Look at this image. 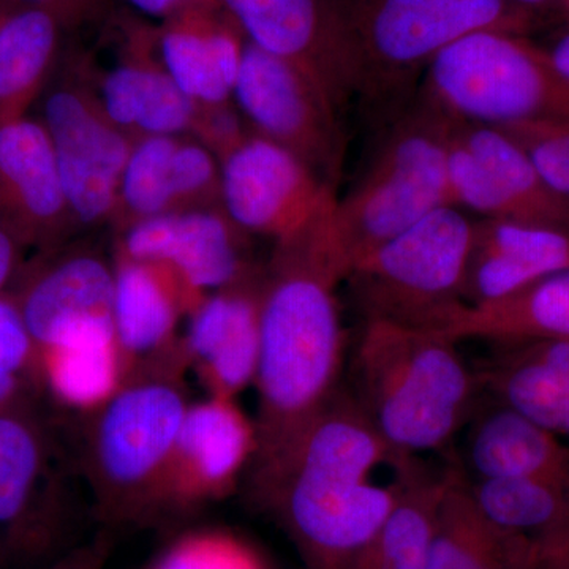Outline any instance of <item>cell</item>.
<instances>
[{"mask_svg": "<svg viewBox=\"0 0 569 569\" xmlns=\"http://www.w3.org/2000/svg\"><path fill=\"white\" fill-rule=\"evenodd\" d=\"M550 66L569 82V31L560 33L549 48H542Z\"/></svg>", "mask_w": 569, "mask_h": 569, "instance_id": "cell-42", "label": "cell"}, {"mask_svg": "<svg viewBox=\"0 0 569 569\" xmlns=\"http://www.w3.org/2000/svg\"><path fill=\"white\" fill-rule=\"evenodd\" d=\"M538 569H569V516L559 533L541 549Z\"/></svg>", "mask_w": 569, "mask_h": 569, "instance_id": "cell-41", "label": "cell"}, {"mask_svg": "<svg viewBox=\"0 0 569 569\" xmlns=\"http://www.w3.org/2000/svg\"><path fill=\"white\" fill-rule=\"evenodd\" d=\"M508 2L535 18L537 11L548 9L557 0H508Z\"/></svg>", "mask_w": 569, "mask_h": 569, "instance_id": "cell-44", "label": "cell"}, {"mask_svg": "<svg viewBox=\"0 0 569 569\" xmlns=\"http://www.w3.org/2000/svg\"><path fill=\"white\" fill-rule=\"evenodd\" d=\"M356 97L392 116L433 58L478 31L523 36L533 17L508 0H332ZM391 116V118H392Z\"/></svg>", "mask_w": 569, "mask_h": 569, "instance_id": "cell-5", "label": "cell"}, {"mask_svg": "<svg viewBox=\"0 0 569 569\" xmlns=\"http://www.w3.org/2000/svg\"><path fill=\"white\" fill-rule=\"evenodd\" d=\"M277 242L264 266L258 395V452L249 473L276 466L342 388L347 366L337 288L346 282L329 213Z\"/></svg>", "mask_w": 569, "mask_h": 569, "instance_id": "cell-2", "label": "cell"}, {"mask_svg": "<svg viewBox=\"0 0 569 569\" xmlns=\"http://www.w3.org/2000/svg\"><path fill=\"white\" fill-rule=\"evenodd\" d=\"M134 10L162 22L178 17L194 7L222 3L220 0H127Z\"/></svg>", "mask_w": 569, "mask_h": 569, "instance_id": "cell-39", "label": "cell"}, {"mask_svg": "<svg viewBox=\"0 0 569 569\" xmlns=\"http://www.w3.org/2000/svg\"><path fill=\"white\" fill-rule=\"evenodd\" d=\"M39 370L44 402L80 419L99 410L129 377L114 328L40 350Z\"/></svg>", "mask_w": 569, "mask_h": 569, "instance_id": "cell-27", "label": "cell"}, {"mask_svg": "<svg viewBox=\"0 0 569 569\" xmlns=\"http://www.w3.org/2000/svg\"><path fill=\"white\" fill-rule=\"evenodd\" d=\"M463 430L467 479L569 477V445L488 395Z\"/></svg>", "mask_w": 569, "mask_h": 569, "instance_id": "cell-25", "label": "cell"}, {"mask_svg": "<svg viewBox=\"0 0 569 569\" xmlns=\"http://www.w3.org/2000/svg\"><path fill=\"white\" fill-rule=\"evenodd\" d=\"M389 447L346 385L276 466L247 475L307 569H355L403 490L426 470Z\"/></svg>", "mask_w": 569, "mask_h": 569, "instance_id": "cell-1", "label": "cell"}, {"mask_svg": "<svg viewBox=\"0 0 569 569\" xmlns=\"http://www.w3.org/2000/svg\"><path fill=\"white\" fill-rule=\"evenodd\" d=\"M258 452V427L238 399L206 396L190 402L153 516L192 511L233 493Z\"/></svg>", "mask_w": 569, "mask_h": 569, "instance_id": "cell-14", "label": "cell"}, {"mask_svg": "<svg viewBox=\"0 0 569 569\" xmlns=\"http://www.w3.org/2000/svg\"><path fill=\"white\" fill-rule=\"evenodd\" d=\"M9 9H40L51 11L66 26L84 20L100 7L102 0H2Z\"/></svg>", "mask_w": 569, "mask_h": 569, "instance_id": "cell-38", "label": "cell"}, {"mask_svg": "<svg viewBox=\"0 0 569 569\" xmlns=\"http://www.w3.org/2000/svg\"><path fill=\"white\" fill-rule=\"evenodd\" d=\"M448 473L426 468L403 490L355 569H426Z\"/></svg>", "mask_w": 569, "mask_h": 569, "instance_id": "cell-31", "label": "cell"}, {"mask_svg": "<svg viewBox=\"0 0 569 569\" xmlns=\"http://www.w3.org/2000/svg\"><path fill=\"white\" fill-rule=\"evenodd\" d=\"M501 130L529 156L542 181L569 201V123H523Z\"/></svg>", "mask_w": 569, "mask_h": 569, "instance_id": "cell-35", "label": "cell"}, {"mask_svg": "<svg viewBox=\"0 0 569 569\" xmlns=\"http://www.w3.org/2000/svg\"><path fill=\"white\" fill-rule=\"evenodd\" d=\"M458 340L385 320H362L347 355V391L402 455H448L481 402L477 369Z\"/></svg>", "mask_w": 569, "mask_h": 569, "instance_id": "cell-3", "label": "cell"}, {"mask_svg": "<svg viewBox=\"0 0 569 569\" xmlns=\"http://www.w3.org/2000/svg\"><path fill=\"white\" fill-rule=\"evenodd\" d=\"M475 369L485 395L569 445V376L511 361L493 351Z\"/></svg>", "mask_w": 569, "mask_h": 569, "instance_id": "cell-32", "label": "cell"}, {"mask_svg": "<svg viewBox=\"0 0 569 569\" xmlns=\"http://www.w3.org/2000/svg\"><path fill=\"white\" fill-rule=\"evenodd\" d=\"M264 268L203 296L186 318L181 343L189 372L206 396L231 397L252 388L261 355Z\"/></svg>", "mask_w": 569, "mask_h": 569, "instance_id": "cell-17", "label": "cell"}, {"mask_svg": "<svg viewBox=\"0 0 569 569\" xmlns=\"http://www.w3.org/2000/svg\"><path fill=\"white\" fill-rule=\"evenodd\" d=\"M223 209L163 213L123 228L116 252L173 269L197 298L244 280L261 266Z\"/></svg>", "mask_w": 569, "mask_h": 569, "instance_id": "cell-16", "label": "cell"}, {"mask_svg": "<svg viewBox=\"0 0 569 569\" xmlns=\"http://www.w3.org/2000/svg\"><path fill=\"white\" fill-rule=\"evenodd\" d=\"M100 557L102 553L99 549L77 550L47 569H99Z\"/></svg>", "mask_w": 569, "mask_h": 569, "instance_id": "cell-43", "label": "cell"}, {"mask_svg": "<svg viewBox=\"0 0 569 569\" xmlns=\"http://www.w3.org/2000/svg\"><path fill=\"white\" fill-rule=\"evenodd\" d=\"M22 247L0 228V295L7 293L21 272Z\"/></svg>", "mask_w": 569, "mask_h": 569, "instance_id": "cell-40", "label": "cell"}, {"mask_svg": "<svg viewBox=\"0 0 569 569\" xmlns=\"http://www.w3.org/2000/svg\"><path fill=\"white\" fill-rule=\"evenodd\" d=\"M463 482L485 518L500 529L537 542L539 552L567 522L569 477H463Z\"/></svg>", "mask_w": 569, "mask_h": 569, "instance_id": "cell-30", "label": "cell"}, {"mask_svg": "<svg viewBox=\"0 0 569 569\" xmlns=\"http://www.w3.org/2000/svg\"><path fill=\"white\" fill-rule=\"evenodd\" d=\"M490 346V351L511 361L526 362L560 376H569V339L520 340Z\"/></svg>", "mask_w": 569, "mask_h": 569, "instance_id": "cell-37", "label": "cell"}, {"mask_svg": "<svg viewBox=\"0 0 569 569\" xmlns=\"http://www.w3.org/2000/svg\"><path fill=\"white\" fill-rule=\"evenodd\" d=\"M80 481L74 445L43 399L0 411V557L52 549Z\"/></svg>", "mask_w": 569, "mask_h": 569, "instance_id": "cell-9", "label": "cell"}, {"mask_svg": "<svg viewBox=\"0 0 569 569\" xmlns=\"http://www.w3.org/2000/svg\"><path fill=\"white\" fill-rule=\"evenodd\" d=\"M539 561L537 542L485 518L459 467H449L426 569H538Z\"/></svg>", "mask_w": 569, "mask_h": 569, "instance_id": "cell-26", "label": "cell"}, {"mask_svg": "<svg viewBox=\"0 0 569 569\" xmlns=\"http://www.w3.org/2000/svg\"><path fill=\"white\" fill-rule=\"evenodd\" d=\"M220 204V162L192 134L133 140L119 187L114 220L129 224L163 213Z\"/></svg>", "mask_w": 569, "mask_h": 569, "instance_id": "cell-20", "label": "cell"}, {"mask_svg": "<svg viewBox=\"0 0 569 569\" xmlns=\"http://www.w3.org/2000/svg\"><path fill=\"white\" fill-rule=\"evenodd\" d=\"M565 269H569V231L481 219L475 222L462 299L466 306L490 305Z\"/></svg>", "mask_w": 569, "mask_h": 569, "instance_id": "cell-22", "label": "cell"}, {"mask_svg": "<svg viewBox=\"0 0 569 569\" xmlns=\"http://www.w3.org/2000/svg\"><path fill=\"white\" fill-rule=\"evenodd\" d=\"M107 118L133 140L190 134L198 104L178 88L157 54L156 32L138 31L130 51L96 93Z\"/></svg>", "mask_w": 569, "mask_h": 569, "instance_id": "cell-24", "label": "cell"}, {"mask_svg": "<svg viewBox=\"0 0 569 569\" xmlns=\"http://www.w3.org/2000/svg\"><path fill=\"white\" fill-rule=\"evenodd\" d=\"M438 332L458 342L569 339V269L545 277L501 301L460 307Z\"/></svg>", "mask_w": 569, "mask_h": 569, "instance_id": "cell-28", "label": "cell"}, {"mask_svg": "<svg viewBox=\"0 0 569 569\" xmlns=\"http://www.w3.org/2000/svg\"><path fill=\"white\" fill-rule=\"evenodd\" d=\"M246 39L316 81L337 110L356 97L332 0H220Z\"/></svg>", "mask_w": 569, "mask_h": 569, "instance_id": "cell-18", "label": "cell"}, {"mask_svg": "<svg viewBox=\"0 0 569 569\" xmlns=\"http://www.w3.org/2000/svg\"><path fill=\"white\" fill-rule=\"evenodd\" d=\"M0 228L39 252L77 228L47 127L28 116L0 123Z\"/></svg>", "mask_w": 569, "mask_h": 569, "instance_id": "cell-19", "label": "cell"}, {"mask_svg": "<svg viewBox=\"0 0 569 569\" xmlns=\"http://www.w3.org/2000/svg\"><path fill=\"white\" fill-rule=\"evenodd\" d=\"M448 183L451 203L460 211L569 231V201L542 181L518 142L497 127L456 119Z\"/></svg>", "mask_w": 569, "mask_h": 569, "instance_id": "cell-11", "label": "cell"}, {"mask_svg": "<svg viewBox=\"0 0 569 569\" xmlns=\"http://www.w3.org/2000/svg\"><path fill=\"white\" fill-rule=\"evenodd\" d=\"M66 28L40 9H9L0 18V123L24 118L43 91Z\"/></svg>", "mask_w": 569, "mask_h": 569, "instance_id": "cell-29", "label": "cell"}, {"mask_svg": "<svg viewBox=\"0 0 569 569\" xmlns=\"http://www.w3.org/2000/svg\"><path fill=\"white\" fill-rule=\"evenodd\" d=\"M74 227L114 219L133 138L107 118L96 93L59 82L44 97L43 118Z\"/></svg>", "mask_w": 569, "mask_h": 569, "instance_id": "cell-13", "label": "cell"}, {"mask_svg": "<svg viewBox=\"0 0 569 569\" xmlns=\"http://www.w3.org/2000/svg\"><path fill=\"white\" fill-rule=\"evenodd\" d=\"M421 96L458 121L505 127L569 123V82L523 36L468 33L438 52Z\"/></svg>", "mask_w": 569, "mask_h": 569, "instance_id": "cell-7", "label": "cell"}, {"mask_svg": "<svg viewBox=\"0 0 569 569\" xmlns=\"http://www.w3.org/2000/svg\"><path fill=\"white\" fill-rule=\"evenodd\" d=\"M112 326L130 373L182 353V320L200 302L173 269L114 253Z\"/></svg>", "mask_w": 569, "mask_h": 569, "instance_id": "cell-21", "label": "cell"}, {"mask_svg": "<svg viewBox=\"0 0 569 569\" xmlns=\"http://www.w3.org/2000/svg\"><path fill=\"white\" fill-rule=\"evenodd\" d=\"M246 43L222 3L183 11L156 32L163 69L198 107L233 102Z\"/></svg>", "mask_w": 569, "mask_h": 569, "instance_id": "cell-23", "label": "cell"}, {"mask_svg": "<svg viewBox=\"0 0 569 569\" xmlns=\"http://www.w3.org/2000/svg\"><path fill=\"white\" fill-rule=\"evenodd\" d=\"M336 190L293 152L250 133L220 160V206L247 234L287 241L336 201Z\"/></svg>", "mask_w": 569, "mask_h": 569, "instance_id": "cell-12", "label": "cell"}, {"mask_svg": "<svg viewBox=\"0 0 569 569\" xmlns=\"http://www.w3.org/2000/svg\"><path fill=\"white\" fill-rule=\"evenodd\" d=\"M186 356L140 367L99 410L80 419L74 455L93 509L111 522L153 518L187 392Z\"/></svg>", "mask_w": 569, "mask_h": 569, "instance_id": "cell-4", "label": "cell"}, {"mask_svg": "<svg viewBox=\"0 0 569 569\" xmlns=\"http://www.w3.org/2000/svg\"><path fill=\"white\" fill-rule=\"evenodd\" d=\"M7 10H9V7H7L6 3H3L2 0H0V18H2L3 14H6Z\"/></svg>", "mask_w": 569, "mask_h": 569, "instance_id": "cell-45", "label": "cell"}, {"mask_svg": "<svg viewBox=\"0 0 569 569\" xmlns=\"http://www.w3.org/2000/svg\"><path fill=\"white\" fill-rule=\"evenodd\" d=\"M36 399H43L39 350L10 290L0 295V411Z\"/></svg>", "mask_w": 569, "mask_h": 569, "instance_id": "cell-33", "label": "cell"}, {"mask_svg": "<svg viewBox=\"0 0 569 569\" xmlns=\"http://www.w3.org/2000/svg\"><path fill=\"white\" fill-rule=\"evenodd\" d=\"M21 269L17 298L37 350L112 326L114 261L89 249L47 250Z\"/></svg>", "mask_w": 569, "mask_h": 569, "instance_id": "cell-15", "label": "cell"}, {"mask_svg": "<svg viewBox=\"0 0 569 569\" xmlns=\"http://www.w3.org/2000/svg\"><path fill=\"white\" fill-rule=\"evenodd\" d=\"M250 133H253V130L236 108L234 102L216 104V107H198L197 119L190 132L193 138L203 142L209 151L216 153L219 162Z\"/></svg>", "mask_w": 569, "mask_h": 569, "instance_id": "cell-36", "label": "cell"}, {"mask_svg": "<svg viewBox=\"0 0 569 569\" xmlns=\"http://www.w3.org/2000/svg\"><path fill=\"white\" fill-rule=\"evenodd\" d=\"M233 102L254 133L293 152L336 190L343 164L339 110L316 81L247 40Z\"/></svg>", "mask_w": 569, "mask_h": 569, "instance_id": "cell-10", "label": "cell"}, {"mask_svg": "<svg viewBox=\"0 0 569 569\" xmlns=\"http://www.w3.org/2000/svg\"><path fill=\"white\" fill-rule=\"evenodd\" d=\"M157 569H269L252 546L227 531H198L176 542Z\"/></svg>", "mask_w": 569, "mask_h": 569, "instance_id": "cell-34", "label": "cell"}, {"mask_svg": "<svg viewBox=\"0 0 569 569\" xmlns=\"http://www.w3.org/2000/svg\"><path fill=\"white\" fill-rule=\"evenodd\" d=\"M455 121L422 96L389 119L365 170L329 216L347 274L356 261L427 213L452 206L448 144Z\"/></svg>", "mask_w": 569, "mask_h": 569, "instance_id": "cell-6", "label": "cell"}, {"mask_svg": "<svg viewBox=\"0 0 569 569\" xmlns=\"http://www.w3.org/2000/svg\"><path fill=\"white\" fill-rule=\"evenodd\" d=\"M473 220L445 206L351 266L348 290L362 320L441 331L466 306Z\"/></svg>", "mask_w": 569, "mask_h": 569, "instance_id": "cell-8", "label": "cell"}]
</instances>
